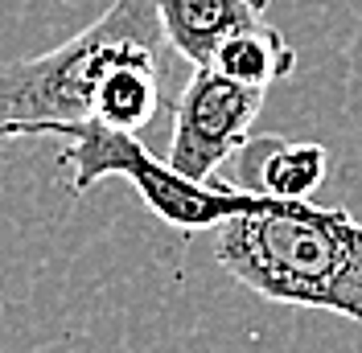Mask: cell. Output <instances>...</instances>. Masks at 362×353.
<instances>
[{
  "label": "cell",
  "mask_w": 362,
  "mask_h": 353,
  "mask_svg": "<svg viewBox=\"0 0 362 353\" xmlns=\"http://www.w3.org/2000/svg\"><path fill=\"white\" fill-rule=\"evenodd\" d=\"M251 169L259 193L280 201H309L329 173V148L313 140H259Z\"/></svg>",
  "instance_id": "cell-6"
},
{
  "label": "cell",
  "mask_w": 362,
  "mask_h": 353,
  "mask_svg": "<svg viewBox=\"0 0 362 353\" xmlns=\"http://www.w3.org/2000/svg\"><path fill=\"white\" fill-rule=\"evenodd\" d=\"M214 259L259 300L362 325V222L346 205L259 193L214 230Z\"/></svg>",
  "instance_id": "cell-1"
},
{
  "label": "cell",
  "mask_w": 362,
  "mask_h": 353,
  "mask_svg": "<svg viewBox=\"0 0 362 353\" xmlns=\"http://www.w3.org/2000/svg\"><path fill=\"white\" fill-rule=\"evenodd\" d=\"M58 140H66L62 164L70 169V193L74 198L90 193L107 176H124V181L136 185L140 201L160 222L177 226L185 234L218 230L223 222H230L235 214H243L259 201V189H235L226 181H189V176H181L169 160L148 152L140 132H115V128H99V124H78V128L58 132Z\"/></svg>",
  "instance_id": "cell-3"
},
{
  "label": "cell",
  "mask_w": 362,
  "mask_h": 353,
  "mask_svg": "<svg viewBox=\"0 0 362 353\" xmlns=\"http://www.w3.org/2000/svg\"><path fill=\"white\" fill-rule=\"evenodd\" d=\"M264 95L268 90L243 87L214 66H194L173 103V140L165 160L189 181H214L226 160L251 144Z\"/></svg>",
  "instance_id": "cell-4"
},
{
  "label": "cell",
  "mask_w": 362,
  "mask_h": 353,
  "mask_svg": "<svg viewBox=\"0 0 362 353\" xmlns=\"http://www.w3.org/2000/svg\"><path fill=\"white\" fill-rule=\"evenodd\" d=\"M210 66L226 74V78H235V83H243V87L268 90L272 83L288 78L296 70V49L272 21H255L247 29H239V33H230L218 45Z\"/></svg>",
  "instance_id": "cell-7"
},
{
  "label": "cell",
  "mask_w": 362,
  "mask_h": 353,
  "mask_svg": "<svg viewBox=\"0 0 362 353\" xmlns=\"http://www.w3.org/2000/svg\"><path fill=\"white\" fill-rule=\"evenodd\" d=\"M173 54L189 66H210L218 45L255 21H268L272 0H153Z\"/></svg>",
  "instance_id": "cell-5"
},
{
  "label": "cell",
  "mask_w": 362,
  "mask_h": 353,
  "mask_svg": "<svg viewBox=\"0 0 362 353\" xmlns=\"http://www.w3.org/2000/svg\"><path fill=\"white\" fill-rule=\"evenodd\" d=\"M153 0H115L87 29H78L62 45L4 62L0 66V148L8 140L58 136L78 124H95L103 83L112 70L136 58H165Z\"/></svg>",
  "instance_id": "cell-2"
}]
</instances>
